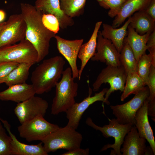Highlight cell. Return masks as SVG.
<instances>
[{
  "instance_id": "cell-1",
  "label": "cell",
  "mask_w": 155,
  "mask_h": 155,
  "mask_svg": "<svg viewBox=\"0 0 155 155\" xmlns=\"http://www.w3.org/2000/svg\"><path fill=\"white\" fill-rule=\"evenodd\" d=\"M20 7L21 14L26 26L25 39L36 50L37 63L40 62L48 55L51 40L56 34L45 26L42 19L43 13L37 10L34 5L21 3Z\"/></svg>"
},
{
  "instance_id": "cell-2",
  "label": "cell",
  "mask_w": 155,
  "mask_h": 155,
  "mask_svg": "<svg viewBox=\"0 0 155 155\" xmlns=\"http://www.w3.org/2000/svg\"><path fill=\"white\" fill-rule=\"evenodd\" d=\"M65 61L60 56L44 60L32 73V84L36 94H41L50 91L62 75Z\"/></svg>"
},
{
  "instance_id": "cell-3",
  "label": "cell",
  "mask_w": 155,
  "mask_h": 155,
  "mask_svg": "<svg viewBox=\"0 0 155 155\" xmlns=\"http://www.w3.org/2000/svg\"><path fill=\"white\" fill-rule=\"evenodd\" d=\"M72 70L69 67L63 70L61 80L56 84L55 95L51 107V114L57 115L66 111L75 102L78 84L74 81Z\"/></svg>"
},
{
  "instance_id": "cell-4",
  "label": "cell",
  "mask_w": 155,
  "mask_h": 155,
  "mask_svg": "<svg viewBox=\"0 0 155 155\" xmlns=\"http://www.w3.org/2000/svg\"><path fill=\"white\" fill-rule=\"evenodd\" d=\"M83 140L82 134L76 129L66 125L50 134L41 142L47 153L58 149L71 150L80 148Z\"/></svg>"
},
{
  "instance_id": "cell-5",
  "label": "cell",
  "mask_w": 155,
  "mask_h": 155,
  "mask_svg": "<svg viewBox=\"0 0 155 155\" xmlns=\"http://www.w3.org/2000/svg\"><path fill=\"white\" fill-rule=\"evenodd\" d=\"M108 119L109 124L102 127L95 124L90 117L87 118L86 123L87 125L94 129L100 131L105 138L112 137L114 138L115 142L113 144H108L104 145L101 149V152L111 148L113 149L111 150L110 155H121L120 149L124 137L133 125L131 124H120L115 119Z\"/></svg>"
},
{
  "instance_id": "cell-6",
  "label": "cell",
  "mask_w": 155,
  "mask_h": 155,
  "mask_svg": "<svg viewBox=\"0 0 155 155\" xmlns=\"http://www.w3.org/2000/svg\"><path fill=\"white\" fill-rule=\"evenodd\" d=\"M127 75L122 65L107 66L101 70L93 83V90L94 92L98 91L103 84L108 83L110 87L105 95L104 103L108 105L110 103L108 99L112 93L117 90L123 91Z\"/></svg>"
},
{
  "instance_id": "cell-7",
  "label": "cell",
  "mask_w": 155,
  "mask_h": 155,
  "mask_svg": "<svg viewBox=\"0 0 155 155\" xmlns=\"http://www.w3.org/2000/svg\"><path fill=\"white\" fill-rule=\"evenodd\" d=\"M38 58L36 50L31 43L25 39L18 44L0 48V62L34 64L37 63Z\"/></svg>"
},
{
  "instance_id": "cell-8",
  "label": "cell",
  "mask_w": 155,
  "mask_h": 155,
  "mask_svg": "<svg viewBox=\"0 0 155 155\" xmlns=\"http://www.w3.org/2000/svg\"><path fill=\"white\" fill-rule=\"evenodd\" d=\"M44 117L39 115L21 124L18 127L20 136L28 142L41 141L59 128L57 125L46 121Z\"/></svg>"
},
{
  "instance_id": "cell-9",
  "label": "cell",
  "mask_w": 155,
  "mask_h": 155,
  "mask_svg": "<svg viewBox=\"0 0 155 155\" xmlns=\"http://www.w3.org/2000/svg\"><path fill=\"white\" fill-rule=\"evenodd\" d=\"M135 94L131 99L125 103L110 106L113 114L119 123L134 125L136 113L149 95L148 87L145 86Z\"/></svg>"
},
{
  "instance_id": "cell-10",
  "label": "cell",
  "mask_w": 155,
  "mask_h": 155,
  "mask_svg": "<svg viewBox=\"0 0 155 155\" xmlns=\"http://www.w3.org/2000/svg\"><path fill=\"white\" fill-rule=\"evenodd\" d=\"M26 26L21 14L11 15L0 32V48L25 39Z\"/></svg>"
},
{
  "instance_id": "cell-11",
  "label": "cell",
  "mask_w": 155,
  "mask_h": 155,
  "mask_svg": "<svg viewBox=\"0 0 155 155\" xmlns=\"http://www.w3.org/2000/svg\"><path fill=\"white\" fill-rule=\"evenodd\" d=\"M48 103L42 98L34 96L23 102L17 103L14 113L21 124L39 115L44 117Z\"/></svg>"
},
{
  "instance_id": "cell-12",
  "label": "cell",
  "mask_w": 155,
  "mask_h": 155,
  "mask_svg": "<svg viewBox=\"0 0 155 155\" xmlns=\"http://www.w3.org/2000/svg\"><path fill=\"white\" fill-rule=\"evenodd\" d=\"M108 89L103 88L100 92L91 96L92 90L89 89L88 97L79 103L76 102L66 111V117L68 120L66 125L76 129L79 125L82 116L90 105L98 101H105L104 96Z\"/></svg>"
},
{
  "instance_id": "cell-13",
  "label": "cell",
  "mask_w": 155,
  "mask_h": 155,
  "mask_svg": "<svg viewBox=\"0 0 155 155\" xmlns=\"http://www.w3.org/2000/svg\"><path fill=\"white\" fill-rule=\"evenodd\" d=\"M54 38L56 40L59 53L67 60L70 66L73 77L74 79L78 78L79 70L77 66V60L84 39L68 40L56 35Z\"/></svg>"
},
{
  "instance_id": "cell-14",
  "label": "cell",
  "mask_w": 155,
  "mask_h": 155,
  "mask_svg": "<svg viewBox=\"0 0 155 155\" xmlns=\"http://www.w3.org/2000/svg\"><path fill=\"white\" fill-rule=\"evenodd\" d=\"M97 51L91 61L105 63L107 66H119V53L110 40L104 38L98 31L97 37Z\"/></svg>"
},
{
  "instance_id": "cell-15",
  "label": "cell",
  "mask_w": 155,
  "mask_h": 155,
  "mask_svg": "<svg viewBox=\"0 0 155 155\" xmlns=\"http://www.w3.org/2000/svg\"><path fill=\"white\" fill-rule=\"evenodd\" d=\"M146 140L140 137L133 125L125 136L120 152L122 155H153L152 149L146 145Z\"/></svg>"
},
{
  "instance_id": "cell-16",
  "label": "cell",
  "mask_w": 155,
  "mask_h": 155,
  "mask_svg": "<svg viewBox=\"0 0 155 155\" xmlns=\"http://www.w3.org/2000/svg\"><path fill=\"white\" fill-rule=\"evenodd\" d=\"M34 6L37 10L43 13L55 16L62 29H66L74 24L73 18L67 15L61 9L59 0H36Z\"/></svg>"
},
{
  "instance_id": "cell-17",
  "label": "cell",
  "mask_w": 155,
  "mask_h": 155,
  "mask_svg": "<svg viewBox=\"0 0 155 155\" xmlns=\"http://www.w3.org/2000/svg\"><path fill=\"white\" fill-rule=\"evenodd\" d=\"M3 124L11 138V155H47L44 150L42 142L37 145L27 144L20 142L11 131V126L8 122L0 117Z\"/></svg>"
},
{
  "instance_id": "cell-18",
  "label": "cell",
  "mask_w": 155,
  "mask_h": 155,
  "mask_svg": "<svg viewBox=\"0 0 155 155\" xmlns=\"http://www.w3.org/2000/svg\"><path fill=\"white\" fill-rule=\"evenodd\" d=\"M148 101L147 99L138 109L135 116L136 127L139 136L144 138L149 143L153 155H155V138L148 119Z\"/></svg>"
},
{
  "instance_id": "cell-19",
  "label": "cell",
  "mask_w": 155,
  "mask_h": 155,
  "mask_svg": "<svg viewBox=\"0 0 155 155\" xmlns=\"http://www.w3.org/2000/svg\"><path fill=\"white\" fill-rule=\"evenodd\" d=\"M36 92L31 84L26 83L13 85L0 92V100L18 103L25 101L35 95Z\"/></svg>"
},
{
  "instance_id": "cell-20",
  "label": "cell",
  "mask_w": 155,
  "mask_h": 155,
  "mask_svg": "<svg viewBox=\"0 0 155 155\" xmlns=\"http://www.w3.org/2000/svg\"><path fill=\"white\" fill-rule=\"evenodd\" d=\"M102 24L101 21L95 24L92 34L89 40L81 45L78 57L81 61V65L79 70L78 79L80 80L82 73L89 60L94 55L96 50L97 37L99 29Z\"/></svg>"
},
{
  "instance_id": "cell-21",
  "label": "cell",
  "mask_w": 155,
  "mask_h": 155,
  "mask_svg": "<svg viewBox=\"0 0 155 155\" xmlns=\"http://www.w3.org/2000/svg\"><path fill=\"white\" fill-rule=\"evenodd\" d=\"M131 16L124 24L119 28H113L109 24L103 23V29L100 32L104 38L111 41L119 53L123 46L124 40L127 32V28L131 20Z\"/></svg>"
},
{
  "instance_id": "cell-22",
  "label": "cell",
  "mask_w": 155,
  "mask_h": 155,
  "mask_svg": "<svg viewBox=\"0 0 155 155\" xmlns=\"http://www.w3.org/2000/svg\"><path fill=\"white\" fill-rule=\"evenodd\" d=\"M151 0H125L117 15L113 21L112 26H120L127 18L135 12L144 10Z\"/></svg>"
},
{
  "instance_id": "cell-23",
  "label": "cell",
  "mask_w": 155,
  "mask_h": 155,
  "mask_svg": "<svg viewBox=\"0 0 155 155\" xmlns=\"http://www.w3.org/2000/svg\"><path fill=\"white\" fill-rule=\"evenodd\" d=\"M127 29V34L124 41L126 42L130 47L135 58L138 61L141 56L146 53L147 50V42L151 33L140 35L129 25Z\"/></svg>"
},
{
  "instance_id": "cell-24",
  "label": "cell",
  "mask_w": 155,
  "mask_h": 155,
  "mask_svg": "<svg viewBox=\"0 0 155 155\" xmlns=\"http://www.w3.org/2000/svg\"><path fill=\"white\" fill-rule=\"evenodd\" d=\"M129 25L138 34L142 35L151 33L155 30V20L143 10L134 13Z\"/></svg>"
},
{
  "instance_id": "cell-25",
  "label": "cell",
  "mask_w": 155,
  "mask_h": 155,
  "mask_svg": "<svg viewBox=\"0 0 155 155\" xmlns=\"http://www.w3.org/2000/svg\"><path fill=\"white\" fill-rule=\"evenodd\" d=\"M33 63L19 64L7 77L0 81V84L5 83L8 87L26 83L30 68Z\"/></svg>"
},
{
  "instance_id": "cell-26",
  "label": "cell",
  "mask_w": 155,
  "mask_h": 155,
  "mask_svg": "<svg viewBox=\"0 0 155 155\" xmlns=\"http://www.w3.org/2000/svg\"><path fill=\"white\" fill-rule=\"evenodd\" d=\"M142 79L137 72L127 73L124 88L121 96V100L123 101L132 94H135L145 86Z\"/></svg>"
},
{
  "instance_id": "cell-27",
  "label": "cell",
  "mask_w": 155,
  "mask_h": 155,
  "mask_svg": "<svg viewBox=\"0 0 155 155\" xmlns=\"http://www.w3.org/2000/svg\"><path fill=\"white\" fill-rule=\"evenodd\" d=\"M119 60L121 65L127 73L130 72H137L138 61L135 58L131 49L125 41L119 53Z\"/></svg>"
},
{
  "instance_id": "cell-28",
  "label": "cell",
  "mask_w": 155,
  "mask_h": 155,
  "mask_svg": "<svg viewBox=\"0 0 155 155\" xmlns=\"http://www.w3.org/2000/svg\"><path fill=\"white\" fill-rule=\"evenodd\" d=\"M59 0L61 9L70 17H78L84 13L87 0Z\"/></svg>"
},
{
  "instance_id": "cell-29",
  "label": "cell",
  "mask_w": 155,
  "mask_h": 155,
  "mask_svg": "<svg viewBox=\"0 0 155 155\" xmlns=\"http://www.w3.org/2000/svg\"><path fill=\"white\" fill-rule=\"evenodd\" d=\"M152 59L150 55L146 53L142 55L138 61L137 73L146 86L148 84V76Z\"/></svg>"
},
{
  "instance_id": "cell-30",
  "label": "cell",
  "mask_w": 155,
  "mask_h": 155,
  "mask_svg": "<svg viewBox=\"0 0 155 155\" xmlns=\"http://www.w3.org/2000/svg\"><path fill=\"white\" fill-rule=\"evenodd\" d=\"M99 5L106 9H110L108 13L111 18L116 17L119 13L125 0H96Z\"/></svg>"
},
{
  "instance_id": "cell-31",
  "label": "cell",
  "mask_w": 155,
  "mask_h": 155,
  "mask_svg": "<svg viewBox=\"0 0 155 155\" xmlns=\"http://www.w3.org/2000/svg\"><path fill=\"white\" fill-rule=\"evenodd\" d=\"M11 141L0 121V155H11Z\"/></svg>"
},
{
  "instance_id": "cell-32",
  "label": "cell",
  "mask_w": 155,
  "mask_h": 155,
  "mask_svg": "<svg viewBox=\"0 0 155 155\" xmlns=\"http://www.w3.org/2000/svg\"><path fill=\"white\" fill-rule=\"evenodd\" d=\"M42 19L43 24L46 28L56 34L58 33L60 28L58 20L55 16L43 13Z\"/></svg>"
},
{
  "instance_id": "cell-33",
  "label": "cell",
  "mask_w": 155,
  "mask_h": 155,
  "mask_svg": "<svg viewBox=\"0 0 155 155\" xmlns=\"http://www.w3.org/2000/svg\"><path fill=\"white\" fill-rule=\"evenodd\" d=\"M19 64L13 62H0V81L9 75Z\"/></svg>"
},
{
  "instance_id": "cell-34",
  "label": "cell",
  "mask_w": 155,
  "mask_h": 155,
  "mask_svg": "<svg viewBox=\"0 0 155 155\" xmlns=\"http://www.w3.org/2000/svg\"><path fill=\"white\" fill-rule=\"evenodd\" d=\"M147 49L152 59V65L155 66V30L150 34L146 43Z\"/></svg>"
},
{
  "instance_id": "cell-35",
  "label": "cell",
  "mask_w": 155,
  "mask_h": 155,
  "mask_svg": "<svg viewBox=\"0 0 155 155\" xmlns=\"http://www.w3.org/2000/svg\"><path fill=\"white\" fill-rule=\"evenodd\" d=\"M90 149L79 148L64 153L62 155H88L89 154Z\"/></svg>"
},
{
  "instance_id": "cell-36",
  "label": "cell",
  "mask_w": 155,
  "mask_h": 155,
  "mask_svg": "<svg viewBox=\"0 0 155 155\" xmlns=\"http://www.w3.org/2000/svg\"><path fill=\"white\" fill-rule=\"evenodd\" d=\"M144 10L148 15L155 20V0H151Z\"/></svg>"
},
{
  "instance_id": "cell-37",
  "label": "cell",
  "mask_w": 155,
  "mask_h": 155,
  "mask_svg": "<svg viewBox=\"0 0 155 155\" xmlns=\"http://www.w3.org/2000/svg\"><path fill=\"white\" fill-rule=\"evenodd\" d=\"M6 17L5 12L3 10L0 9V23L4 22Z\"/></svg>"
},
{
  "instance_id": "cell-38",
  "label": "cell",
  "mask_w": 155,
  "mask_h": 155,
  "mask_svg": "<svg viewBox=\"0 0 155 155\" xmlns=\"http://www.w3.org/2000/svg\"><path fill=\"white\" fill-rule=\"evenodd\" d=\"M5 23L6 22L4 21L0 23V32L5 24Z\"/></svg>"
},
{
  "instance_id": "cell-39",
  "label": "cell",
  "mask_w": 155,
  "mask_h": 155,
  "mask_svg": "<svg viewBox=\"0 0 155 155\" xmlns=\"http://www.w3.org/2000/svg\"></svg>"
}]
</instances>
